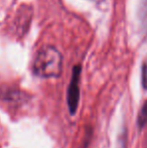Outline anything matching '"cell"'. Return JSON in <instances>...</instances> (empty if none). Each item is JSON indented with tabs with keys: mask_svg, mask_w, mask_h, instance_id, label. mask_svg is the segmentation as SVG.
<instances>
[{
	"mask_svg": "<svg viewBox=\"0 0 147 148\" xmlns=\"http://www.w3.org/2000/svg\"><path fill=\"white\" fill-rule=\"evenodd\" d=\"M63 59L55 47H45L37 53L34 62V72L41 78H57L62 73Z\"/></svg>",
	"mask_w": 147,
	"mask_h": 148,
	"instance_id": "obj_1",
	"label": "cell"
},
{
	"mask_svg": "<svg viewBox=\"0 0 147 148\" xmlns=\"http://www.w3.org/2000/svg\"><path fill=\"white\" fill-rule=\"evenodd\" d=\"M80 77H81V66H76L73 69V75H72L71 82H70L69 88H68V107L69 111L72 115L77 113L80 102Z\"/></svg>",
	"mask_w": 147,
	"mask_h": 148,
	"instance_id": "obj_2",
	"label": "cell"
},
{
	"mask_svg": "<svg viewBox=\"0 0 147 148\" xmlns=\"http://www.w3.org/2000/svg\"><path fill=\"white\" fill-rule=\"evenodd\" d=\"M137 125L140 129L144 128L147 125V101L143 104L138 114L137 118Z\"/></svg>",
	"mask_w": 147,
	"mask_h": 148,
	"instance_id": "obj_3",
	"label": "cell"
},
{
	"mask_svg": "<svg viewBox=\"0 0 147 148\" xmlns=\"http://www.w3.org/2000/svg\"><path fill=\"white\" fill-rule=\"evenodd\" d=\"M141 83L143 88L147 90V60L142 64L141 70Z\"/></svg>",
	"mask_w": 147,
	"mask_h": 148,
	"instance_id": "obj_4",
	"label": "cell"
},
{
	"mask_svg": "<svg viewBox=\"0 0 147 148\" xmlns=\"http://www.w3.org/2000/svg\"><path fill=\"white\" fill-rule=\"evenodd\" d=\"M125 145H126V141H125V139H124V140H122L121 142L119 143V146L117 148H125Z\"/></svg>",
	"mask_w": 147,
	"mask_h": 148,
	"instance_id": "obj_5",
	"label": "cell"
},
{
	"mask_svg": "<svg viewBox=\"0 0 147 148\" xmlns=\"http://www.w3.org/2000/svg\"><path fill=\"white\" fill-rule=\"evenodd\" d=\"M91 1H96V2H101V1H103V0H91Z\"/></svg>",
	"mask_w": 147,
	"mask_h": 148,
	"instance_id": "obj_6",
	"label": "cell"
}]
</instances>
